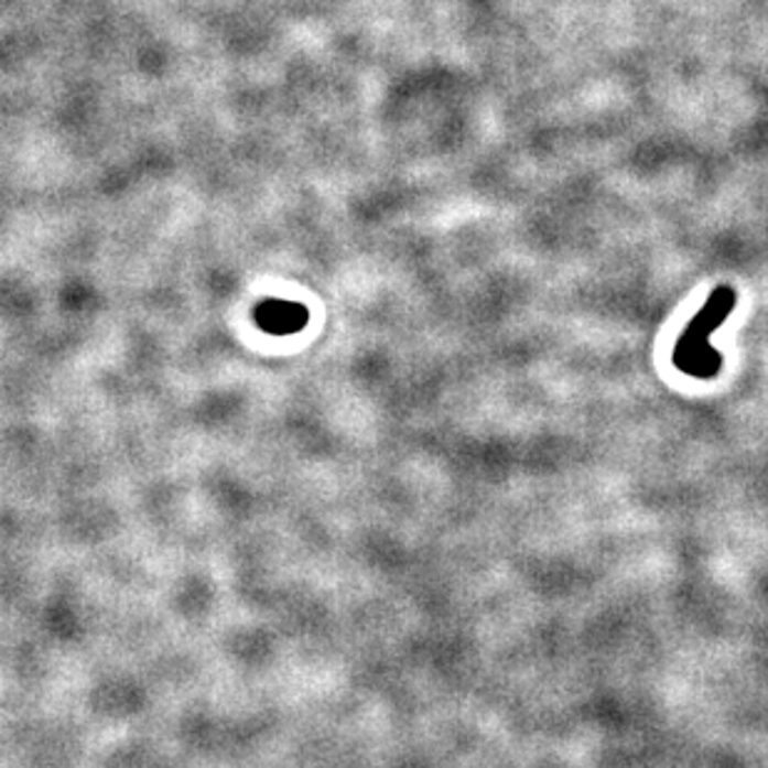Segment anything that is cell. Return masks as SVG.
Here are the masks:
<instances>
[{
	"instance_id": "cell-1",
	"label": "cell",
	"mask_w": 768,
	"mask_h": 768,
	"mask_svg": "<svg viewBox=\"0 0 768 768\" xmlns=\"http://www.w3.org/2000/svg\"><path fill=\"white\" fill-rule=\"evenodd\" d=\"M734 306L736 291L732 286H718L712 291V296H708L702 311L689 321L682 338L674 346V366L679 371L692 378H702V381L722 374L724 358L712 346V334L724 324Z\"/></svg>"
}]
</instances>
